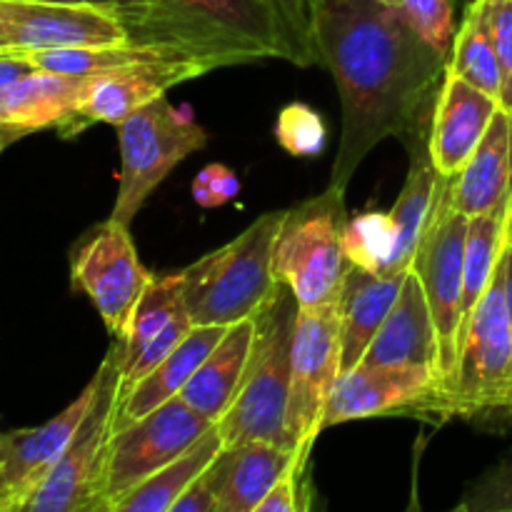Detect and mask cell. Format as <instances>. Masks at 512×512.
<instances>
[{"label": "cell", "mask_w": 512, "mask_h": 512, "mask_svg": "<svg viewBox=\"0 0 512 512\" xmlns=\"http://www.w3.org/2000/svg\"><path fill=\"white\" fill-rule=\"evenodd\" d=\"M405 273H370L363 268H350L338 298L340 313V348H343V370L355 368L365 358L380 325L398 300L405 283Z\"/></svg>", "instance_id": "24"}, {"label": "cell", "mask_w": 512, "mask_h": 512, "mask_svg": "<svg viewBox=\"0 0 512 512\" xmlns=\"http://www.w3.org/2000/svg\"><path fill=\"white\" fill-rule=\"evenodd\" d=\"M460 512H500L512 510V458L503 460L480 475L458 505Z\"/></svg>", "instance_id": "35"}, {"label": "cell", "mask_w": 512, "mask_h": 512, "mask_svg": "<svg viewBox=\"0 0 512 512\" xmlns=\"http://www.w3.org/2000/svg\"><path fill=\"white\" fill-rule=\"evenodd\" d=\"M480 8L503 73L500 108L512 115V0H480Z\"/></svg>", "instance_id": "34"}, {"label": "cell", "mask_w": 512, "mask_h": 512, "mask_svg": "<svg viewBox=\"0 0 512 512\" xmlns=\"http://www.w3.org/2000/svg\"><path fill=\"white\" fill-rule=\"evenodd\" d=\"M405 512H423V508H420V500H418V490L413 488V495H410V503L408 508H405Z\"/></svg>", "instance_id": "44"}, {"label": "cell", "mask_w": 512, "mask_h": 512, "mask_svg": "<svg viewBox=\"0 0 512 512\" xmlns=\"http://www.w3.org/2000/svg\"><path fill=\"white\" fill-rule=\"evenodd\" d=\"M448 183L450 180H445L433 220H430L423 243L410 263V270L418 275L420 285H423L435 333H438L440 393L453 378L460 343H463V263L465 235H468V218L450 205Z\"/></svg>", "instance_id": "10"}, {"label": "cell", "mask_w": 512, "mask_h": 512, "mask_svg": "<svg viewBox=\"0 0 512 512\" xmlns=\"http://www.w3.org/2000/svg\"><path fill=\"white\" fill-rule=\"evenodd\" d=\"M343 373L338 300L318 308H298L290 345L288 445L308 460L323 433L325 405Z\"/></svg>", "instance_id": "9"}, {"label": "cell", "mask_w": 512, "mask_h": 512, "mask_svg": "<svg viewBox=\"0 0 512 512\" xmlns=\"http://www.w3.org/2000/svg\"><path fill=\"white\" fill-rule=\"evenodd\" d=\"M298 465H308V460L270 443L223 448L210 465L215 512H255Z\"/></svg>", "instance_id": "21"}, {"label": "cell", "mask_w": 512, "mask_h": 512, "mask_svg": "<svg viewBox=\"0 0 512 512\" xmlns=\"http://www.w3.org/2000/svg\"><path fill=\"white\" fill-rule=\"evenodd\" d=\"M510 413L512 323L498 265L493 283L465 325L453 378L425 408L423 418L435 415L463 420H510Z\"/></svg>", "instance_id": "4"}, {"label": "cell", "mask_w": 512, "mask_h": 512, "mask_svg": "<svg viewBox=\"0 0 512 512\" xmlns=\"http://www.w3.org/2000/svg\"><path fill=\"white\" fill-rule=\"evenodd\" d=\"M213 430V420L195 413L180 395L135 423L113 430L105 475L110 503H118L125 493L178 463Z\"/></svg>", "instance_id": "11"}, {"label": "cell", "mask_w": 512, "mask_h": 512, "mask_svg": "<svg viewBox=\"0 0 512 512\" xmlns=\"http://www.w3.org/2000/svg\"><path fill=\"white\" fill-rule=\"evenodd\" d=\"M95 388L98 383L93 375L83 393L48 423L0 435V470L8 483V495H13L18 503L45 478V473L73 443L75 433L93 405Z\"/></svg>", "instance_id": "19"}, {"label": "cell", "mask_w": 512, "mask_h": 512, "mask_svg": "<svg viewBox=\"0 0 512 512\" xmlns=\"http://www.w3.org/2000/svg\"><path fill=\"white\" fill-rule=\"evenodd\" d=\"M295 313L298 303L293 295L288 298L280 293V298L258 318V338H255L248 373L230 410L215 425L223 448L270 443L290 450V345H293Z\"/></svg>", "instance_id": "6"}, {"label": "cell", "mask_w": 512, "mask_h": 512, "mask_svg": "<svg viewBox=\"0 0 512 512\" xmlns=\"http://www.w3.org/2000/svg\"><path fill=\"white\" fill-rule=\"evenodd\" d=\"M255 338H258V318L243 320L225 330L220 343L210 350L180 398L195 410L218 425V420L233 405L240 383L248 373L250 358H253Z\"/></svg>", "instance_id": "23"}, {"label": "cell", "mask_w": 512, "mask_h": 512, "mask_svg": "<svg viewBox=\"0 0 512 512\" xmlns=\"http://www.w3.org/2000/svg\"><path fill=\"white\" fill-rule=\"evenodd\" d=\"M120 145L118 195L110 220L133 223L155 188L195 150H203L208 133L168 98H158L115 125Z\"/></svg>", "instance_id": "8"}, {"label": "cell", "mask_w": 512, "mask_h": 512, "mask_svg": "<svg viewBox=\"0 0 512 512\" xmlns=\"http://www.w3.org/2000/svg\"><path fill=\"white\" fill-rule=\"evenodd\" d=\"M440 378L428 368H380L355 365L338 375L325 405L323 428L383 415H415L438 395Z\"/></svg>", "instance_id": "14"}, {"label": "cell", "mask_w": 512, "mask_h": 512, "mask_svg": "<svg viewBox=\"0 0 512 512\" xmlns=\"http://www.w3.org/2000/svg\"><path fill=\"white\" fill-rule=\"evenodd\" d=\"M512 193V115L500 108L468 163L448 183V200L465 218L505 215Z\"/></svg>", "instance_id": "22"}, {"label": "cell", "mask_w": 512, "mask_h": 512, "mask_svg": "<svg viewBox=\"0 0 512 512\" xmlns=\"http://www.w3.org/2000/svg\"><path fill=\"white\" fill-rule=\"evenodd\" d=\"M168 512H215L213 473H210V468L185 488V493L175 500Z\"/></svg>", "instance_id": "38"}, {"label": "cell", "mask_w": 512, "mask_h": 512, "mask_svg": "<svg viewBox=\"0 0 512 512\" xmlns=\"http://www.w3.org/2000/svg\"><path fill=\"white\" fill-rule=\"evenodd\" d=\"M500 273H503L505 305H508V315H510V323H512V245L503 250V258H500Z\"/></svg>", "instance_id": "41"}, {"label": "cell", "mask_w": 512, "mask_h": 512, "mask_svg": "<svg viewBox=\"0 0 512 512\" xmlns=\"http://www.w3.org/2000/svg\"><path fill=\"white\" fill-rule=\"evenodd\" d=\"M410 28L440 55L450 58L455 43V0H403L400 5Z\"/></svg>", "instance_id": "32"}, {"label": "cell", "mask_w": 512, "mask_h": 512, "mask_svg": "<svg viewBox=\"0 0 512 512\" xmlns=\"http://www.w3.org/2000/svg\"><path fill=\"white\" fill-rule=\"evenodd\" d=\"M505 215H478L468 218L463 263V333L475 305L493 283L495 270L503 258Z\"/></svg>", "instance_id": "29"}, {"label": "cell", "mask_w": 512, "mask_h": 512, "mask_svg": "<svg viewBox=\"0 0 512 512\" xmlns=\"http://www.w3.org/2000/svg\"><path fill=\"white\" fill-rule=\"evenodd\" d=\"M220 453H223V440H220L218 430H213L178 463L160 470L158 475L125 493L118 503H113L110 512H168L175 500L185 493V488L195 478H200Z\"/></svg>", "instance_id": "27"}, {"label": "cell", "mask_w": 512, "mask_h": 512, "mask_svg": "<svg viewBox=\"0 0 512 512\" xmlns=\"http://www.w3.org/2000/svg\"><path fill=\"white\" fill-rule=\"evenodd\" d=\"M375 3L390 5V8H400V5H403V0H375Z\"/></svg>", "instance_id": "45"}, {"label": "cell", "mask_w": 512, "mask_h": 512, "mask_svg": "<svg viewBox=\"0 0 512 512\" xmlns=\"http://www.w3.org/2000/svg\"><path fill=\"white\" fill-rule=\"evenodd\" d=\"M225 330L228 328H218V325H195L188 338L158 368L150 370L138 385H133L128 393L120 395L115 430L135 423L138 418L148 415L150 410L178 398L185 385H188V380L195 375V370L208 358L210 350L220 343Z\"/></svg>", "instance_id": "26"}, {"label": "cell", "mask_w": 512, "mask_h": 512, "mask_svg": "<svg viewBox=\"0 0 512 512\" xmlns=\"http://www.w3.org/2000/svg\"><path fill=\"white\" fill-rule=\"evenodd\" d=\"M275 138L295 158H313L320 155L328 140V128L320 113L305 103H290L280 110L275 123Z\"/></svg>", "instance_id": "31"}, {"label": "cell", "mask_w": 512, "mask_h": 512, "mask_svg": "<svg viewBox=\"0 0 512 512\" xmlns=\"http://www.w3.org/2000/svg\"><path fill=\"white\" fill-rule=\"evenodd\" d=\"M395 248H398V225L385 210H365L345 223L343 250L355 268L385 273Z\"/></svg>", "instance_id": "30"}, {"label": "cell", "mask_w": 512, "mask_h": 512, "mask_svg": "<svg viewBox=\"0 0 512 512\" xmlns=\"http://www.w3.org/2000/svg\"><path fill=\"white\" fill-rule=\"evenodd\" d=\"M0 495H8V483H5L3 470H0Z\"/></svg>", "instance_id": "46"}, {"label": "cell", "mask_w": 512, "mask_h": 512, "mask_svg": "<svg viewBox=\"0 0 512 512\" xmlns=\"http://www.w3.org/2000/svg\"><path fill=\"white\" fill-rule=\"evenodd\" d=\"M130 43L123 20L88 3L0 0V45L10 50H50L75 45Z\"/></svg>", "instance_id": "13"}, {"label": "cell", "mask_w": 512, "mask_h": 512, "mask_svg": "<svg viewBox=\"0 0 512 512\" xmlns=\"http://www.w3.org/2000/svg\"><path fill=\"white\" fill-rule=\"evenodd\" d=\"M8 145H10V143H8V140H3V138H0V153H3V150H5V148H8Z\"/></svg>", "instance_id": "48"}, {"label": "cell", "mask_w": 512, "mask_h": 512, "mask_svg": "<svg viewBox=\"0 0 512 512\" xmlns=\"http://www.w3.org/2000/svg\"><path fill=\"white\" fill-rule=\"evenodd\" d=\"M283 40V60L308 68L315 65L313 25H310V0H270Z\"/></svg>", "instance_id": "33"}, {"label": "cell", "mask_w": 512, "mask_h": 512, "mask_svg": "<svg viewBox=\"0 0 512 512\" xmlns=\"http://www.w3.org/2000/svg\"><path fill=\"white\" fill-rule=\"evenodd\" d=\"M500 103L465 80L445 73L430 120L428 150L440 178L453 180L478 150Z\"/></svg>", "instance_id": "17"}, {"label": "cell", "mask_w": 512, "mask_h": 512, "mask_svg": "<svg viewBox=\"0 0 512 512\" xmlns=\"http://www.w3.org/2000/svg\"><path fill=\"white\" fill-rule=\"evenodd\" d=\"M428 135L430 130H420V133L403 140L410 153V168L403 190L398 195V203L390 210L395 225H398V248H395V255L385 273L410 270V263H413L415 253L423 243L425 230L433 220L440 193H443L445 178H440L433 160H430Z\"/></svg>", "instance_id": "25"}, {"label": "cell", "mask_w": 512, "mask_h": 512, "mask_svg": "<svg viewBox=\"0 0 512 512\" xmlns=\"http://www.w3.org/2000/svg\"><path fill=\"white\" fill-rule=\"evenodd\" d=\"M208 73L200 63L180 55H163L155 60H143V63L123 65V68L105 70V73L93 75L83 108L68 125L63 138L83 133L85 128L95 123L120 125L135 110L145 108L153 100L163 98L170 88L185 83V80L200 78Z\"/></svg>", "instance_id": "15"}, {"label": "cell", "mask_w": 512, "mask_h": 512, "mask_svg": "<svg viewBox=\"0 0 512 512\" xmlns=\"http://www.w3.org/2000/svg\"><path fill=\"white\" fill-rule=\"evenodd\" d=\"M512 245V193L508 200V210H505V225H503V250Z\"/></svg>", "instance_id": "42"}, {"label": "cell", "mask_w": 512, "mask_h": 512, "mask_svg": "<svg viewBox=\"0 0 512 512\" xmlns=\"http://www.w3.org/2000/svg\"><path fill=\"white\" fill-rule=\"evenodd\" d=\"M88 5H95V8H105L110 13L118 15L120 20H128L130 15L138 13L148 0H85Z\"/></svg>", "instance_id": "40"}, {"label": "cell", "mask_w": 512, "mask_h": 512, "mask_svg": "<svg viewBox=\"0 0 512 512\" xmlns=\"http://www.w3.org/2000/svg\"><path fill=\"white\" fill-rule=\"evenodd\" d=\"M310 25L315 63L333 73L343 105L328 188L345 193L375 145L430 130L448 58L403 10L375 0H310Z\"/></svg>", "instance_id": "1"}, {"label": "cell", "mask_w": 512, "mask_h": 512, "mask_svg": "<svg viewBox=\"0 0 512 512\" xmlns=\"http://www.w3.org/2000/svg\"><path fill=\"white\" fill-rule=\"evenodd\" d=\"M123 25L130 43L195 60L208 73L283 58L270 0H148Z\"/></svg>", "instance_id": "2"}, {"label": "cell", "mask_w": 512, "mask_h": 512, "mask_svg": "<svg viewBox=\"0 0 512 512\" xmlns=\"http://www.w3.org/2000/svg\"><path fill=\"white\" fill-rule=\"evenodd\" d=\"M93 75H60L35 70L0 90V138L13 143L35 130H68L88 98Z\"/></svg>", "instance_id": "18"}, {"label": "cell", "mask_w": 512, "mask_h": 512, "mask_svg": "<svg viewBox=\"0 0 512 512\" xmlns=\"http://www.w3.org/2000/svg\"><path fill=\"white\" fill-rule=\"evenodd\" d=\"M510 420H512V413H510Z\"/></svg>", "instance_id": "50"}, {"label": "cell", "mask_w": 512, "mask_h": 512, "mask_svg": "<svg viewBox=\"0 0 512 512\" xmlns=\"http://www.w3.org/2000/svg\"><path fill=\"white\" fill-rule=\"evenodd\" d=\"M445 73L465 80L468 85L483 90L485 95L500 103L503 73H500L498 55L490 43L488 28H485L480 0H470L465 5V15L458 25V33H455L453 53H450Z\"/></svg>", "instance_id": "28"}, {"label": "cell", "mask_w": 512, "mask_h": 512, "mask_svg": "<svg viewBox=\"0 0 512 512\" xmlns=\"http://www.w3.org/2000/svg\"><path fill=\"white\" fill-rule=\"evenodd\" d=\"M360 365L380 368H428L440 378V345L433 315L418 275L408 270L398 300L380 325ZM440 393V390H438Z\"/></svg>", "instance_id": "20"}, {"label": "cell", "mask_w": 512, "mask_h": 512, "mask_svg": "<svg viewBox=\"0 0 512 512\" xmlns=\"http://www.w3.org/2000/svg\"><path fill=\"white\" fill-rule=\"evenodd\" d=\"M43 3H85V0H43Z\"/></svg>", "instance_id": "47"}, {"label": "cell", "mask_w": 512, "mask_h": 512, "mask_svg": "<svg viewBox=\"0 0 512 512\" xmlns=\"http://www.w3.org/2000/svg\"><path fill=\"white\" fill-rule=\"evenodd\" d=\"M345 223V193L335 188H325L315 198L283 210L273 248V270L298 308H318L340 298L353 268L343 250Z\"/></svg>", "instance_id": "7"}, {"label": "cell", "mask_w": 512, "mask_h": 512, "mask_svg": "<svg viewBox=\"0 0 512 512\" xmlns=\"http://www.w3.org/2000/svg\"><path fill=\"white\" fill-rule=\"evenodd\" d=\"M255 512H313V490L308 480V465H298Z\"/></svg>", "instance_id": "36"}, {"label": "cell", "mask_w": 512, "mask_h": 512, "mask_svg": "<svg viewBox=\"0 0 512 512\" xmlns=\"http://www.w3.org/2000/svg\"><path fill=\"white\" fill-rule=\"evenodd\" d=\"M450 512H460L458 508H455V510H450ZM500 512H512V510H500Z\"/></svg>", "instance_id": "49"}, {"label": "cell", "mask_w": 512, "mask_h": 512, "mask_svg": "<svg viewBox=\"0 0 512 512\" xmlns=\"http://www.w3.org/2000/svg\"><path fill=\"white\" fill-rule=\"evenodd\" d=\"M240 193V180L228 165H205L193 180V198L203 208H218Z\"/></svg>", "instance_id": "37"}, {"label": "cell", "mask_w": 512, "mask_h": 512, "mask_svg": "<svg viewBox=\"0 0 512 512\" xmlns=\"http://www.w3.org/2000/svg\"><path fill=\"white\" fill-rule=\"evenodd\" d=\"M283 210L260 215L238 238L180 270L185 308L193 325L230 328L260 318L285 285L273 270V248Z\"/></svg>", "instance_id": "3"}, {"label": "cell", "mask_w": 512, "mask_h": 512, "mask_svg": "<svg viewBox=\"0 0 512 512\" xmlns=\"http://www.w3.org/2000/svg\"><path fill=\"white\" fill-rule=\"evenodd\" d=\"M15 505H18V500L13 495H0V512H15Z\"/></svg>", "instance_id": "43"}, {"label": "cell", "mask_w": 512, "mask_h": 512, "mask_svg": "<svg viewBox=\"0 0 512 512\" xmlns=\"http://www.w3.org/2000/svg\"><path fill=\"white\" fill-rule=\"evenodd\" d=\"M185 308L183 278L180 273L155 275L153 283L135 305L128 328L120 340V370H123V393L138 385L150 370L158 368L193 330Z\"/></svg>", "instance_id": "16"}, {"label": "cell", "mask_w": 512, "mask_h": 512, "mask_svg": "<svg viewBox=\"0 0 512 512\" xmlns=\"http://www.w3.org/2000/svg\"><path fill=\"white\" fill-rule=\"evenodd\" d=\"M0 48H3V45H0Z\"/></svg>", "instance_id": "51"}, {"label": "cell", "mask_w": 512, "mask_h": 512, "mask_svg": "<svg viewBox=\"0 0 512 512\" xmlns=\"http://www.w3.org/2000/svg\"><path fill=\"white\" fill-rule=\"evenodd\" d=\"M35 65L30 63L28 55L23 50L0 48V90L10 88L13 83L23 80L25 75L35 73Z\"/></svg>", "instance_id": "39"}, {"label": "cell", "mask_w": 512, "mask_h": 512, "mask_svg": "<svg viewBox=\"0 0 512 512\" xmlns=\"http://www.w3.org/2000/svg\"><path fill=\"white\" fill-rule=\"evenodd\" d=\"M155 275L138 258L128 225L105 220L70 258V283L85 293L113 338H123L135 305Z\"/></svg>", "instance_id": "12"}, {"label": "cell", "mask_w": 512, "mask_h": 512, "mask_svg": "<svg viewBox=\"0 0 512 512\" xmlns=\"http://www.w3.org/2000/svg\"><path fill=\"white\" fill-rule=\"evenodd\" d=\"M123 345L113 338L108 355L95 370V398L58 463L45 478L15 505V512H110L113 503L105 488L108 475V443L115 430L120 395H123V370H120Z\"/></svg>", "instance_id": "5"}]
</instances>
